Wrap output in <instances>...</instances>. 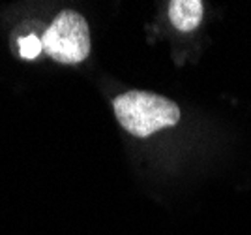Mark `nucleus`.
<instances>
[{
  "instance_id": "nucleus-1",
  "label": "nucleus",
  "mask_w": 251,
  "mask_h": 235,
  "mask_svg": "<svg viewBox=\"0 0 251 235\" xmlns=\"http://www.w3.org/2000/svg\"><path fill=\"white\" fill-rule=\"evenodd\" d=\"M113 107L120 126L135 138H148L180 120V109L173 100L145 90H129L116 96Z\"/></svg>"
},
{
  "instance_id": "nucleus-2",
  "label": "nucleus",
  "mask_w": 251,
  "mask_h": 235,
  "mask_svg": "<svg viewBox=\"0 0 251 235\" xmlns=\"http://www.w3.org/2000/svg\"><path fill=\"white\" fill-rule=\"evenodd\" d=\"M43 51L60 64H79L90 53V30L81 13L60 11L42 38Z\"/></svg>"
},
{
  "instance_id": "nucleus-3",
  "label": "nucleus",
  "mask_w": 251,
  "mask_h": 235,
  "mask_svg": "<svg viewBox=\"0 0 251 235\" xmlns=\"http://www.w3.org/2000/svg\"><path fill=\"white\" fill-rule=\"evenodd\" d=\"M202 2L201 0H173L169 4L171 23L182 32L195 30L202 19Z\"/></svg>"
},
{
  "instance_id": "nucleus-4",
  "label": "nucleus",
  "mask_w": 251,
  "mask_h": 235,
  "mask_svg": "<svg viewBox=\"0 0 251 235\" xmlns=\"http://www.w3.org/2000/svg\"><path fill=\"white\" fill-rule=\"evenodd\" d=\"M19 49H21V57L25 59H36L43 49L42 40H38L34 34L25 36L23 40H19Z\"/></svg>"
}]
</instances>
